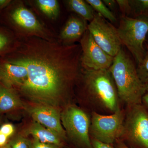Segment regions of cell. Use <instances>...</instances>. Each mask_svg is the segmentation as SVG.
<instances>
[{
  "label": "cell",
  "instance_id": "6da1fadb",
  "mask_svg": "<svg viewBox=\"0 0 148 148\" xmlns=\"http://www.w3.org/2000/svg\"><path fill=\"white\" fill-rule=\"evenodd\" d=\"M81 46L36 40L26 43L18 57L8 61L24 66L28 76L19 87L37 105L55 107L81 64Z\"/></svg>",
  "mask_w": 148,
  "mask_h": 148
},
{
  "label": "cell",
  "instance_id": "7a4b0ae2",
  "mask_svg": "<svg viewBox=\"0 0 148 148\" xmlns=\"http://www.w3.org/2000/svg\"><path fill=\"white\" fill-rule=\"evenodd\" d=\"M109 70L119 98L129 107L142 103L143 95L147 92L145 85L138 76L134 62L122 49L114 57Z\"/></svg>",
  "mask_w": 148,
  "mask_h": 148
},
{
  "label": "cell",
  "instance_id": "3957f363",
  "mask_svg": "<svg viewBox=\"0 0 148 148\" xmlns=\"http://www.w3.org/2000/svg\"><path fill=\"white\" fill-rule=\"evenodd\" d=\"M85 90L106 108L115 112L120 110L116 86L109 70H84Z\"/></svg>",
  "mask_w": 148,
  "mask_h": 148
},
{
  "label": "cell",
  "instance_id": "277c9868",
  "mask_svg": "<svg viewBox=\"0 0 148 148\" xmlns=\"http://www.w3.org/2000/svg\"><path fill=\"white\" fill-rule=\"evenodd\" d=\"M117 29L122 44L127 48L137 64H140L147 52L144 44L148 34V17L123 16Z\"/></svg>",
  "mask_w": 148,
  "mask_h": 148
},
{
  "label": "cell",
  "instance_id": "5b68a950",
  "mask_svg": "<svg viewBox=\"0 0 148 148\" xmlns=\"http://www.w3.org/2000/svg\"><path fill=\"white\" fill-rule=\"evenodd\" d=\"M61 121L66 134L85 148H92L89 133L90 121L87 114L75 106H68L61 114Z\"/></svg>",
  "mask_w": 148,
  "mask_h": 148
},
{
  "label": "cell",
  "instance_id": "8992f818",
  "mask_svg": "<svg viewBox=\"0 0 148 148\" xmlns=\"http://www.w3.org/2000/svg\"><path fill=\"white\" fill-rule=\"evenodd\" d=\"M123 114L120 109L110 115L93 112L90 120V133L94 140L105 144H112L124 134Z\"/></svg>",
  "mask_w": 148,
  "mask_h": 148
},
{
  "label": "cell",
  "instance_id": "52a82bcc",
  "mask_svg": "<svg viewBox=\"0 0 148 148\" xmlns=\"http://www.w3.org/2000/svg\"><path fill=\"white\" fill-rule=\"evenodd\" d=\"M88 30L96 43L111 56L115 57L121 49L117 29L99 14L95 12Z\"/></svg>",
  "mask_w": 148,
  "mask_h": 148
},
{
  "label": "cell",
  "instance_id": "ba28073f",
  "mask_svg": "<svg viewBox=\"0 0 148 148\" xmlns=\"http://www.w3.org/2000/svg\"><path fill=\"white\" fill-rule=\"evenodd\" d=\"M130 107L124 133L140 148H148V111L142 103Z\"/></svg>",
  "mask_w": 148,
  "mask_h": 148
},
{
  "label": "cell",
  "instance_id": "9c48e42d",
  "mask_svg": "<svg viewBox=\"0 0 148 148\" xmlns=\"http://www.w3.org/2000/svg\"><path fill=\"white\" fill-rule=\"evenodd\" d=\"M81 65L84 69L90 70H109L114 57L102 49L93 39L88 30L81 40Z\"/></svg>",
  "mask_w": 148,
  "mask_h": 148
},
{
  "label": "cell",
  "instance_id": "30bf717a",
  "mask_svg": "<svg viewBox=\"0 0 148 148\" xmlns=\"http://www.w3.org/2000/svg\"><path fill=\"white\" fill-rule=\"evenodd\" d=\"M27 111L34 121L51 130L63 140L66 133L61 121V114L55 107L36 105L30 107Z\"/></svg>",
  "mask_w": 148,
  "mask_h": 148
},
{
  "label": "cell",
  "instance_id": "8fae6325",
  "mask_svg": "<svg viewBox=\"0 0 148 148\" xmlns=\"http://www.w3.org/2000/svg\"><path fill=\"white\" fill-rule=\"evenodd\" d=\"M28 76L27 69L24 66L6 62L0 64V84L8 88L20 87Z\"/></svg>",
  "mask_w": 148,
  "mask_h": 148
},
{
  "label": "cell",
  "instance_id": "7c38bea8",
  "mask_svg": "<svg viewBox=\"0 0 148 148\" xmlns=\"http://www.w3.org/2000/svg\"><path fill=\"white\" fill-rule=\"evenodd\" d=\"M11 17L16 25L27 31L38 32L42 30L41 25L34 14L25 8L20 7L15 9Z\"/></svg>",
  "mask_w": 148,
  "mask_h": 148
},
{
  "label": "cell",
  "instance_id": "4fadbf2b",
  "mask_svg": "<svg viewBox=\"0 0 148 148\" xmlns=\"http://www.w3.org/2000/svg\"><path fill=\"white\" fill-rule=\"evenodd\" d=\"M88 29L86 20L72 16L69 18L61 33V39L66 42H73L79 39Z\"/></svg>",
  "mask_w": 148,
  "mask_h": 148
},
{
  "label": "cell",
  "instance_id": "5bb4252c",
  "mask_svg": "<svg viewBox=\"0 0 148 148\" xmlns=\"http://www.w3.org/2000/svg\"><path fill=\"white\" fill-rule=\"evenodd\" d=\"M26 133L42 143L52 144L59 147L62 145V139L60 137L36 121L32 123L26 130Z\"/></svg>",
  "mask_w": 148,
  "mask_h": 148
},
{
  "label": "cell",
  "instance_id": "9a60e30c",
  "mask_svg": "<svg viewBox=\"0 0 148 148\" xmlns=\"http://www.w3.org/2000/svg\"><path fill=\"white\" fill-rule=\"evenodd\" d=\"M22 101L13 88L0 84V115L20 108Z\"/></svg>",
  "mask_w": 148,
  "mask_h": 148
},
{
  "label": "cell",
  "instance_id": "2e32d148",
  "mask_svg": "<svg viewBox=\"0 0 148 148\" xmlns=\"http://www.w3.org/2000/svg\"><path fill=\"white\" fill-rule=\"evenodd\" d=\"M69 8L86 20L91 21L94 18L95 12L91 6L83 0L67 1Z\"/></svg>",
  "mask_w": 148,
  "mask_h": 148
},
{
  "label": "cell",
  "instance_id": "e0dca14e",
  "mask_svg": "<svg viewBox=\"0 0 148 148\" xmlns=\"http://www.w3.org/2000/svg\"><path fill=\"white\" fill-rule=\"evenodd\" d=\"M37 5L43 13L49 18L55 19L59 13V6L56 0H38Z\"/></svg>",
  "mask_w": 148,
  "mask_h": 148
},
{
  "label": "cell",
  "instance_id": "ac0fdd59",
  "mask_svg": "<svg viewBox=\"0 0 148 148\" xmlns=\"http://www.w3.org/2000/svg\"><path fill=\"white\" fill-rule=\"evenodd\" d=\"M86 1L103 18L113 23L116 22V17L110 9L101 0H86Z\"/></svg>",
  "mask_w": 148,
  "mask_h": 148
},
{
  "label": "cell",
  "instance_id": "d6986e66",
  "mask_svg": "<svg viewBox=\"0 0 148 148\" xmlns=\"http://www.w3.org/2000/svg\"><path fill=\"white\" fill-rule=\"evenodd\" d=\"M130 1L132 10L134 9L138 17L142 16L148 18V0Z\"/></svg>",
  "mask_w": 148,
  "mask_h": 148
},
{
  "label": "cell",
  "instance_id": "ffe728a7",
  "mask_svg": "<svg viewBox=\"0 0 148 148\" xmlns=\"http://www.w3.org/2000/svg\"><path fill=\"white\" fill-rule=\"evenodd\" d=\"M137 73L140 79L144 84L148 82V50L143 61L138 64Z\"/></svg>",
  "mask_w": 148,
  "mask_h": 148
},
{
  "label": "cell",
  "instance_id": "44dd1931",
  "mask_svg": "<svg viewBox=\"0 0 148 148\" xmlns=\"http://www.w3.org/2000/svg\"><path fill=\"white\" fill-rule=\"evenodd\" d=\"M11 148H31L32 142L21 135H17L9 140Z\"/></svg>",
  "mask_w": 148,
  "mask_h": 148
},
{
  "label": "cell",
  "instance_id": "7402d4cb",
  "mask_svg": "<svg viewBox=\"0 0 148 148\" xmlns=\"http://www.w3.org/2000/svg\"><path fill=\"white\" fill-rule=\"evenodd\" d=\"M117 5L119 6L121 12L125 14H129L132 11V7L130 1L117 0Z\"/></svg>",
  "mask_w": 148,
  "mask_h": 148
},
{
  "label": "cell",
  "instance_id": "603a6c76",
  "mask_svg": "<svg viewBox=\"0 0 148 148\" xmlns=\"http://www.w3.org/2000/svg\"><path fill=\"white\" fill-rule=\"evenodd\" d=\"M15 130V127L11 123H5L0 127V132L9 138L13 136Z\"/></svg>",
  "mask_w": 148,
  "mask_h": 148
},
{
  "label": "cell",
  "instance_id": "cb8c5ba5",
  "mask_svg": "<svg viewBox=\"0 0 148 148\" xmlns=\"http://www.w3.org/2000/svg\"><path fill=\"white\" fill-rule=\"evenodd\" d=\"M60 147L52 144L42 143L38 140L34 139L32 142L31 148H59Z\"/></svg>",
  "mask_w": 148,
  "mask_h": 148
},
{
  "label": "cell",
  "instance_id": "d4e9b609",
  "mask_svg": "<svg viewBox=\"0 0 148 148\" xmlns=\"http://www.w3.org/2000/svg\"><path fill=\"white\" fill-rule=\"evenodd\" d=\"M8 43V39L5 35L0 33V52L6 47Z\"/></svg>",
  "mask_w": 148,
  "mask_h": 148
},
{
  "label": "cell",
  "instance_id": "484cf974",
  "mask_svg": "<svg viewBox=\"0 0 148 148\" xmlns=\"http://www.w3.org/2000/svg\"><path fill=\"white\" fill-rule=\"evenodd\" d=\"M92 148H112L108 144L101 143L93 139L92 142Z\"/></svg>",
  "mask_w": 148,
  "mask_h": 148
},
{
  "label": "cell",
  "instance_id": "4316f807",
  "mask_svg": "<svg viewBox=\"0 0 148 148\" xmlns=\"http://www.w3.org/2000/svg\"><path fill=\"white\" fill-rule=\"evenodd\" d=\"M10 138L0 132V147L5 146L8 143Z\"/></svg>",
  "mask_w": 148,
  "mask_h": 148
},
{
  "label": "cell",
  "instance_id": "83f0119b",
  "mask_svg": "<svg viewBox=\"0 0 148 148\" xmlns=\"http://www.w3.org/2000/svg\"><path fill=\"white\" fill-rule=\"evenodd\" d=\"M103 2L109 9H114L117 5L116 1L114 0H103Z\"/></svg>",
  "mask_w": 148,
  "mask_h": 148
},
{
  "label": "cell",
  "instance_id": "f1b7e54d",
  "mask_svg": "<svg viewBox=\"0 0 148 148\" xmlns=\"http://www.w3.org/2000/svg\"><path fill=\"white\" fill-rule=\"evenodd\" d=\"M11 1L10 0H0V10L7 6Z\"/></svg>",
  "mask_w": 148,
  "mask_h": 148
},
{
  "label": "cell",
  "instance_id": "f546056e",
  "mask_svg": "<svg viewBox=\"0 0 148 148\" xmlns=\"http://www.w3.org/2000/svg\"><path fill=\"white\" fill-rule=\"evenodd\" d=\"M144 103L146 106L148 107V92H146L143 95L142 98V103Z\"/></svg>",
  "mask_w": 148,
  "mask_h": 148
},
{
  "label": "cell",
  "instance_id": "4dcf8cb0",
  "mask_svg": "<svg viewBox=\"0 0 148 148\" xmlns=\"http://www.w3.org/2000/svg\"><path fill=\"white\" fill-rule=\"evenodd\" d=\"M117 148H130L127 147V146L123 145V144H119Z\"/></svg>",
  "mask_w": 148,
  "mask_h": 148
},
{
  "label": "cell",
  "instance_id": "1f68e13d",
  "mask_svg": "<svg viewBox=\"0 0 148 148\" xmlns=\"http://www.w3.org/2000/svg\"><path fill=\"white\" fill-rule=\"evenodd\" d=\"M0 148H11V147L10 145L8 143L6 145H5V146L1 147H0Z\"/></svg>",
  "mask_w": 148,
  "mask_h": 148
},
{
  "label": "cell",
  "instance_id": "d6a6232c",
  "mask_svg": "<svg viewBox=\"0 0 148 148\" xmlns=\"http://www.w3.org/2000/svg\"><path fill=\"white\" fill-rule=\"evenodd\" d=\"M145 85L146 91H147V92H148V82Z\"/></svg>",
  "mask_w": 148,
  "mask_h": 148
},
{
  "label": "cell",
  "instance_id": "836d02e7",
  "mask_svg": "<svg viewBox=\"0 0 148 148\" xmlns=\"http://www.w3.org/2000/svg\"><path fill=\"white\" fill-rule=\"evenodd\" d=\"M147 45L148 47V41H147Z\"/></svg>",
  "mask_w": 148,
  "mask_h": 148
}]
</instances>
